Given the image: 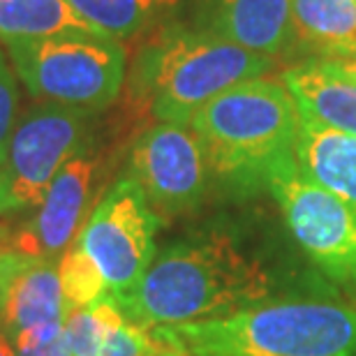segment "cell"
<instances>
[{
  "label": "cell",
  "instance_id": "obj_20",
  "mask_svg": "<svg viewBox=\"0 0 356 356\" xmlns=\"http://www.w3.org/2000/svg\"><path fill=\"white\" fill-rule=\"evenodd\" d=\"M19 356H72L70 347L65 343V336H58L54 340H49L44 345H33V347H21L17 350Z\"/></svg>",
  "mask_w": 356,
  "mask_h": 356
},
{
  "label": "cell",
  "instance_id": "obj_10",
  "mask_svg": "<svg viewBox=\"0 0 356 356\" xmlns=\"http://www.w3.org/2000/svg\"><path fill=\"white\" fill-rule=\"evenodd\" d=\"M130 172L160 220L188 216L202 204L209 162L202 141L188 125L155 123L134 139Z\"/></svg>",
  "mask_w": 356,
  "mask_h": 356
},
{
  "label": "cell",
  "instance_id": "obj_24",
  "mask_svg": "<svg viewBox=\"0 0 356 356\" xmlns=\"http://www.w3.org/2000/svg\"><path fill=\"white\" fill-rule=\"evenodd\" d=\"M167 356H181V354H167Z\"/></svg>",
  "mask_w": 356,
  "mask_h": 356
},
{
  "label": "cell",
  "instance_id": "obj_13",
  "mask_svg": "<svg viewBox=\"0 0 356 356\" xmlns=\"http://www.w3.org/2000/svg\"><path fill=\"white\" fill-rule=\"evenodd\" d=\"M294 158L305 178L322 185L356 213V137L301 118Z\"/></svg>",
  "mask_w": 356,
  "mask_h": 356
},
{
  "label": "cell",
  "instance_id": "obj_2",
  "mask_svg": "<svg viewBox=\"0 0 356 356\" xmlns=\"http://www.w3.org/2000/svg\"><path fill=\"white\" fill-rule=\"evenodd\" d=\"M151 331L181 356H356V308L329 298L264 301Z\"/></svg>",
  "mask_w": 356,
  "mask_h": 356
},
{
  "label": "cell",
  "instance_id": "obj_4",
  "mask_svg": "<svg viewBox=\"0 0 356 356\" xmlns=\"http://www.w3.org/2000/svg\"><path fill=\"white\" fill-rule=\"evenodd\" d=\"M301 113L280 81L248 79L206 102L190 120L213 174L232 183H264L294 153Z\"/></svg>",
  "mask_w": 356,
  "mask_h": 356
},
{
  "label": "cell",
  "instance_id": "obj_25",
  "mask_svg": "<svg viewBox=\"0 0 356 356\" xmlns=\"http://www.w3.org/2000/svg\"><path fill=\"white\" fill-rule=\"evenodd\" d=\"M352 3H356V0H352Z\"/></svg>",
  "mask_w": 356,
  "mask_h": 356
},
{
  "label": "cell",
  "instance_id": "obj_18",
  "mask_svg": "<svg viewBox=\"0 0 356 356\" xmlns=\"http://www.w3.org/2000/svg\"><path fill=\"white\" fill-rule=\"evenodd\" d=\"M58 275H60L63 296H65V305H67V315L72 310L86 308V305L95 303L102 296L109 294L104 277L99 275L97 266L92 264L90 257L83 252V248L76 241L58 259Z\"/></svg>",
  "mask_w": 356,
  "mask_h": 356
},
{
  "label": "cell",
  "instance_id": "obj_21",
  "mask_svg": "<svg viewBox=\"0 0 356 356\" xmlns=\"http://www.w3.org/2000/svg\"><path fill=\"white\" fill-rule=\"evenodd\" d=\"M0 356H19L17 347H14L10 333H7L3 326H0Z\"/></svg>",
  "mask_w": 356,
  "mask_h": 356
},
{
  "label": "cell",
  "instance_id": "obj_14",
  "mask_svg": "<svg viewBox=\"0 0 356 356\" xmlns=\"http://www.w3.org/2000/svg\"><path fill=\"white\" fill-rule=\"evenodd\" d=\"M296 42L324 60L356 58V3L291 0Z\"/></svg>",
  "mask_w": 356,
  "mask_h": 356
},
{
  "label": "cell",
  "instance_id": "obj_8",
  "mask_svg": "<svg viewBox=\"0 0 356 356\" xmlns=\"http://www.w3.org/2000/svg\"><path fill=\"white\" fill-rule=\"evenodd\" d=\"M160 222L132 176L118 178L102 195L76 243L97 266L109 294H123L141 280L155 259Z\"/></svg>",
  "mask_w": 356,
  "mask_h": 356
},
{
  "label": "cell",
  "instance_id": "obj_1",
  "mask_svg": "<svg viewBox=\"0 0 356 356\" xmlns=\"http://www.w3.org/2000/svg\"><path fill=\"white\" fill-rule=\"evenodd\" d=\"M270 291L266 266L213 232L165 248L132 289L111 298L130 322L155 329L232 315L264 303Z\"/></svg>",
  "mask_w": 356,
  "mask_h": 356
},
{
  "label": "cell",
  "instance_id": "obj_11",
  "mask_svg": "<svg viewBox=\"0 0 356 356\" xmlns=\"http://www.w3.org/2000/svg\"><path fill=\"white\" fill-rule=\"evenodd\" d=\"M206 31L259 56H284L296 33L291 0H202Z\"/></svg>",
  "mask_w": 356,
  "mask_h": 356
},
{
  "label": "cell",
  "instance_id": "obj_3",
  "mask_svg": "<svg viewBox=\"0 0 356 356\" xmlns=\"http://www.w3.org/2000/svg\"><path fill=\"white\" fill-rule=\"evenodd\" d=\"M275 60L209 31L162 28L139 49L130 74V99L158 123L190 125L206 102L241 81L270 72Z\"/></svg>",
  "mask_w": 356,
  "mask_h": 356
},
{
  "label": "cell",
  "instance_id": "obj_15",
  "mask_svg": "<svg viewBox=\"0 0 356 356\" xmlns=\"http://www.w3.org/2000/svg\"><path fill=\"white\" fill-rule=\"evenodd\" d=\"M65 33H97L67 0H0V42L42 40ZM102 35V33H99Z\"/></svg>",
  "mask_w": 356,
  "mask_h": 356
},
{
  "label": "cell",
  "instance_id": "obj_23",
  "mask_svg": "<svg viewBox=\"0 0 356 356\" xmlns=\"http://www.w3.org/2000/svg\"><path fill=\"white\" fill-rule=\"evenodd\" d=\"M0 248H10V236L5 234L3 227H0Z\"/></svg>",
  "mask_w": 356,
  "mask_h": 356
},
{
  "label": "cell",
  "instance_id": "obj_19",
  "mask_svg": "<svg viewBox=\"0 0 356 356\" xmlns=\"http://www.w3.org/2000/svg\"><path fill=\"white\" fill-rule=\"evenodd\" d=\"M17 109H19V88L17 76L10 58L0 51V160L5 155V148L10 144V137L17 125Z\"/></svg>",
  "mask_w": 356,
  "mask_h": 356
},
{
  "label": "cell",
  "instance_id": "obj_5",
  "mask_svg": "<svg viewBox=\"0 0 356 356\" xmlns=\"http://www.w3.org/2000/svg\"><path fill=\"white\" fill-rule=\"evenodd\" d=\"M5 49L14 74L44 102L97 113L116 102L125 83V47L99 33L21 40Z\"/></svg>",
  "mask_w": 356,
  "mask_h": 356
},
{
  "label": "cell",
  "instance_id": "obj_9",
  "mask_svg": "<svg viewBox=\"0 0 356 356\" xmlns=\"http://www.w3.org/2000/svg\"><path fill=\"white\" fill-rule=\"evenodd\" d=\"M106 172V151L90 134L56 174L33 218L10 236L12 250L51 261L60 259L102 199L99 192Z\"/></svg>",
  "mask_w": 356,
  "mask_h": 356
},
{
  "label": "cell",
  "instance_id": "obj_17",
  "mask_svg": "<svg viewBox=\"0 0 356 356\" xmlns=\"http://www.w3.org/2000/svg\"><path fill=\"white\" fill-rule=\"evenodd\" d=\"M120 317V308L111 294L102 296L99 301L86 305V308H76L65 319V343L70 347L72 356H99L102 354L106 333L111 324Z\"/></svg>",
  "mask_w": 356,
  "mask_h": 356
},
{
  "label": "cell",
  "instance_id": "obj_12",
  "mask_svg": "<svg viewBox=\"0 0 356 356\" xmlns=\"http://www.w3.org/2000/svg\"><path fill=\"white\" fill-rule=\"evenodd\" d=\"M282 81L303 120L356 137V79L336 60L298 63Z\"/></svg>",
  "mask_w": 356,
  "mask_h": 356
},
{
  "label": "cell",
  "instance_id": "obj_6",
  "mask_svg": "<svg viewBox=\"0 0 356 356\" xmlns=\"http://www.w3.org/2000/svg\"><path fill=\"white\" fill-rule=\"evenodd\" d=\"M90 134V111L44 99L28 106L0 160V216L12 218L38 209L60 167Z\"/></svg>",
  "mask_w": 356,
  "mask_h": 356
},
{
  "label": "cell",
  "instance_id": "obj_16",
  "mask_svg": "<svg viewBox=\"0 0 356 356\" xmlns=\"http://www.w3.org/2000/svg\"><path fill=\"white\" fill-rule=\"evenodd\" d=\"M67 5L92 31L120 42L148 31L178 0H67Z\"/></svg>",
  "mask_w": 356,
  "mask_h": 356
},
{
  "label": "cell",
  "instance_id": "obj_22",
  "mask_svg": "<svg viewBox=\"0 0 356 356\" xmlns=\"http://www.w3.org/2000/svg\"><path fill=\"white\" fill-rule=\"evenodd\" d=\"M336 63L345 70L347 74L352 76V79H356V58H350V60H336Z\"/></svg>",
  "mask_w": 356,
  "mask_h": 356
},
{
  "label": "cell",
  "instance_id": "obj_7",
  "mask_svg": "<svg viewBox=\"0 0 356 356\" xmlns=\"http://www.w3.org/2000/svg\"><path fill=\"white\" fill-rule=\"evenodd\" d=\"M264 185L305 254L326 277L356 291V213L322 185L305 178L294 153L268 169Z\"/></svg>",
  "mask_w": 356,
  "mask_h": 356
}]
</instances>
